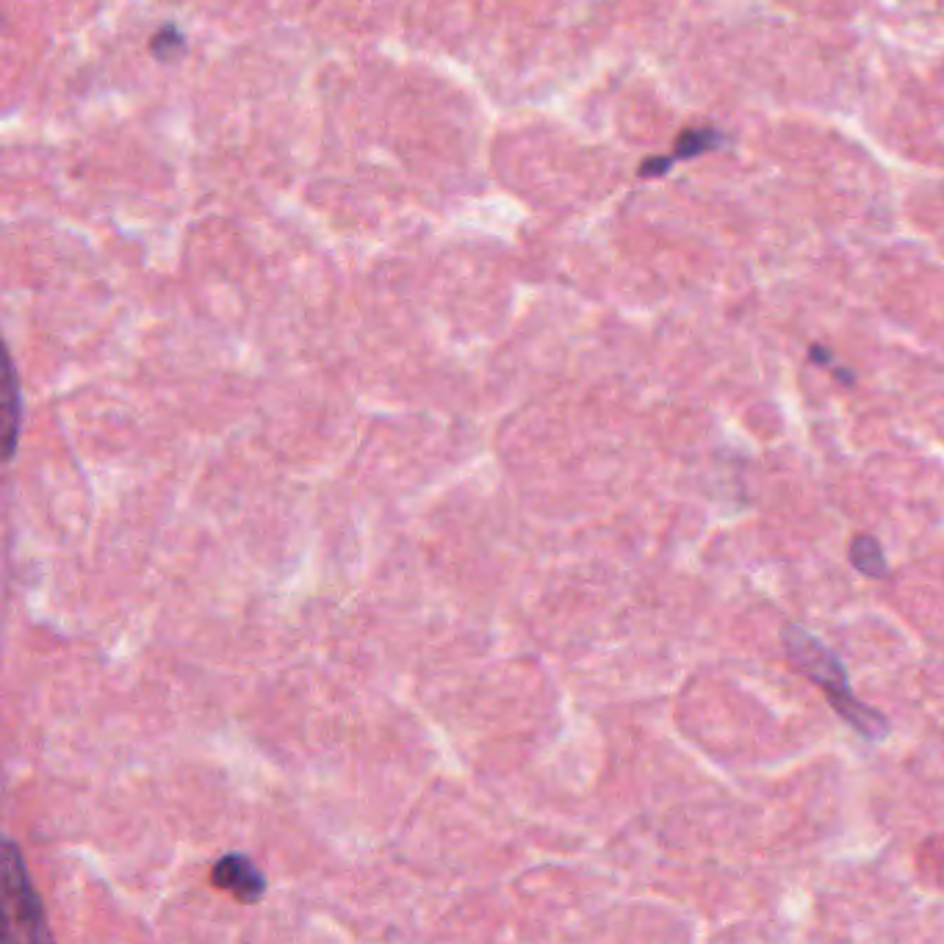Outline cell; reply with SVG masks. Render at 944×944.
Instances as JSON below:
<instances>
[{
  "instance_id": "cell-1",
  "label": "cell",
  "mask_w": 944,
  "mask_h": 944,
  "mask_svg": "<svg viewBox=\"0 0 944 944\" xmlns=\"http://www.w3.org/2000/svg\"><path fill=\"white\" fill-rule=\"evenodd\" d=\"M782 645L789 665H792L800 676H807L814 687L823 690V695L828 698V704L834 706L836 715L843 717L848 726H854L856 731L864 734L867 740H881V737L889 734L886 717L872 710V706H867L864 701L856 695L843 659H839L818 634H812L809 629H803V626L787 624L782 629Z\"/></svg>"
},
{
  "instance_id": "cell-2",
  "label": "cell",
  "mask_w": 944,
  "mask_h": 944,
  "mask_svg": "<svg viewBox=\"0 0 944 944\" xmlns=\"http://www.w3.org/2000/svg\"><path fill=\"white\" fill-rule=\"evenodd\" d=\"M3 917H7V939L20 942H43L48 939L43 903L31 886L23 859L12 843L7 845V870H3Z\"/></svg>"
},
{
  "instance_id": "cell-3",
  "label": "cell",
  "mask_w": 944,
  "mask_h": 944,
  "mask_svg": "<svg viewBox=\"0 0 944 944\" xmlns=\"http://www.w3.org/2000/svg\"><path fill=\"white\" fill-rule=\"evenodd\" d=\"M211 884L241 903H255L266 892V881L261 870L241 854H230L214 864Z\"/></svg>"
},
{
  "instance_id": "cell-4",
  "label": "cell",
  "mask_w": 944,
  "mask_h": 944,
  "mask_svg": "<svg viewBox=\"0 0 944 944\" xmlns=\"http://www.w3.org/2000/svg\"><path fill=\"white\" fill-rule=\"evenodd\" d=\"M848 557L864 577H886L884 548H881V543L875 541V537L856 535L854 541H850Z\"/></svg>"
},
{
  "instance_id": "cell-5",
  "label": "cell",
  "mask_w": 944,
  "mask_h": 944,
  "mask_svg": "<svg viewBox=\"0 0 944 944\" xmlns=\"http://www.w3.org/2000/svg\"><path fill=\"white\" fill-rule=\"evenodd\" d=\"M17 419H20V410H17V379H14V372L9 368V413H7V451L12 455L14 449V438H17Z\"/></svg>"
},
{
  "instance_id": "cell-6",
  "label": "cell",
  "mask_w": 944,
  "mask_h": 944,
  "mask_svg": "<svg viewBox=\"0 0 944 944\" xmlns=\"http://www.w3.org/2000/svg\"><path fill=\"white\" fill-rule=\"evenodd\" d=\"M181 45H183V39H181V34H178V31L164 28L158 37H153V53L161 56V59H167V50H172L174 53V48H181Z\"/></svg>"
}]
</instances>
